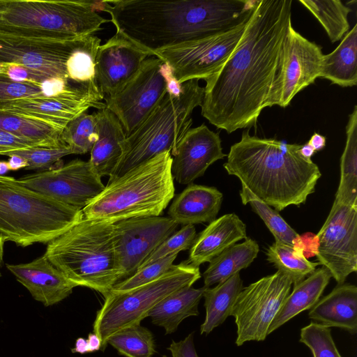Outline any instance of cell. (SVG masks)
I'll return each instance as SVG.
<instances>
[{"instance_id":"cell-1","label":"cell","mask_w":357,"mask_h":357,"mask_svg":"<svg viewBox=\"0 0 357 357\" xmlns=\"http://www.w3.org/2000/svg\"><path fill=\"white\" fill-rule=\"evenodd\" d=\"M292 0H257L236 49L205 79L202 115L231 133L255 126L277 71L280 50L291 23Z\"/></svg>"},{"instance_id":"cell-2","label":"cell","mask_w":357,"mask_h":357,"mask_svg":"<svg viewBox=\"0 0 357 357\" xmlns=\"http://www.w3.org/2000/svg\"><path fill=\"white\" fill-rule=\"evenodd\" d=\"M257 0L103 1L116 33L151 56L162 49L231 29Z\"/></svg>"},{"instance_id":"cell-3","label":"cell","mask_w":357,"mask_h":357,"mask_svg":"<svg viewBox=\"0 0 357 357\" xmlns=\"http://www.w3.org/2000/svg\"><path fill=\"white\" fill-rule=\"evenodd\" d=\"M301 144L261 138L244 130L223 165L259 199L275 211L304 204L315 190L321 174L312 160L303 158Z\"/></svg>"},{"instance_id":"cell-4","label":"cell","mask_w":357,"mask_h":357,"mask_svg":"<svg viewBox=\"0 0 357 357\" xmlns=\"http://www.w3.org/2000/svg\"><path fill=\"white\" fill-rule=\"evenodd\" d=\"M114 223L84 217L47 243L44 255L77 287L105 298L121 282L114 247Z\"/></svg>"},{"instance_id":"cell-5","label":"cell","mask_w":357,"mask_h":357,"mask_svg":"<svg viewBox=\"0 0 357 357\" xmlns=\"http://www.w3.org/2000/svg\"><path fill=\"white\" fill-rule=\"evenodd\" d=\"M172 156L163 152L107 183L82 209L84 217L112 222L160 216L174 198Z\"/></svg>"},{"instance_id":"cell-6","label":"cell","mask_w":357,"mask_h":357,"mask_svg":"<svg viewBox=\"0 0 357 357\" xmlns=\"http://www.w3.org/2000/svg\"><path fill=\"white\" fill-rule=\"evenodd\" d=\"M102 1L0 0V35L68 40L93 35L108 20Z\"/></svg>"},{"instance_id":"cell-7","label":"cell","mask_w":357,"mask_h":357,"mask_svg":"<svg viewBox=\"0 0 357 357\" xmlns=\"http://www.w3.org/2000/svg\"><path fill=\"white\" fill-rule=\"evenodd\" d=\"M83 218L82 210L0 176V236L6 241L23 248L47 244Z\"/></svg>"},{"instance_id":"cell-8","label":"cell","mask_w":357,"mask_h":357,"mask_svg":"<svg viewBox=\"0 0 357 357\" xmlns=\"http://www.w3.org/2000/svg\"><path fill=\"white\" fill-rule=\"evenodd\" d=\"M204 88L198 79L183 83L178 97L166 93L145 121L122 143L123 153L108 182L156 155L169 151L173 156L177 145L190 129L192 114L201 106Z\"/></svg>"},{"instance_id":"cell-9","label":"cell","mask_w":357,"mask_h":357,"mask_svg":"<svg viewBox=\"0 0 357 357\" xmlns=\"http://www.w3.org/2000/svg\"><path fill=\"white\" fill-rule=\"evenodd\" d=\"M201 278L199 266L184 261L157 280L122 291L110 292L97 311L93 332L100 339L101 350L107 346V340L120 330L139 324L150 310L160 301L183 288L191 287Z\"/></svg>"},{"instance_id":"cell-10","label":"cell","mask_w":357,"mask_h":357,"mask_svg":"<svg viewBox=\"0 0 357 357\" xmlns=\"http://www.w3.org/2000/svg\"><path fill=\"white\" fill-rule=\"evenodd\" d=\"M292 284L288 276L278 271L242 289L230 313L237 327V346L249 341L265 340Z\"/></svg>"},{"instance_id":"cell-11","label":"cell","mask_w":357,"mask_h":357,"mask_svg":"<svg viewBox=\"0 0 357 357\" xmlns=\"http://www.w3.org/2000/svg\"><path fill=\"white\" fill-rule=\"evenodd\" d=\"M249 19L228 31L158 50L153 56L171 67L180 84L191 79L205 80L234 51Z\"/></svg>"},{"instance_id":"cell-12","label":"cell","mask_w":357,"mask_h":357,"mask_svg":"<svg viewBox=\"0 0 357 357\" xmlns=\"http://www.w3.org/2000/svg\"><path fill=\"white\" fill-rule=\"evenodd\" d=\"M321 47L288 26L266 107H287L294 97L320 76Z\"/></svg>"},{"instance_id":"cell-13","label":"cell","mask_w":357,"mask_h":357,"mask_svg":"<svg viewBox=\"0 0 357 357\" xmlns=\"http://www.w3.org/2000/svg\"><path fill=\"white\" fill-rule=\"evenodd\" d=\"M162 63L155 56L147 58L119 93L104 98L106 108L118 118L126 137L145 121L167 93Z\"/></svg>"},{"instance_id":"cell-14","label":"cell","mask_w":357,"mask_h":357,"mask_svg":"<svg viewBox=\"0 0 357 357\" xmlns=\"http://www.w3.org/2000/svg\"><path fill=\"white\" fill-rule=\"evenodd\" d=\"M17 181L79 210L84 208L105 188L101 177L94 172L89 161L79 159L47 171L26 175Z\"/></svg>"},{"instance_id":"cell-15","label":"cell","mask_w":357,"mask_h":357,"mask_svg":"<svg viewBox=\"0 0 357 357\" xmlns=\"http://www.w3.org/2000/svg\"><path fill=\"white\" fill-rule=\"evenodd\" d=\"M318 264L337 284L357 271V206L333 204L317 233Z\"/></svg>"},{"instance_id":"cell-16","label":"cell","mask_w":357,"mask_h":357,"mask_svg":"<svg viewBox=\"0 0 357 357\" xmlns=\"http://www.w3.org/2000/svg\"><path fill=\"white\" fill-rule=\"evenodd\" d=\"M178 224L169 217L149 216L114 223V247L121 282L133 275Z\"/></svg>"},{"instance_id":"cell-17","label":"cell","mask_w":357,"mask_h":357,"mask_svg":"<svg viewBox=\"0 0 357 357\" xmlns=\"http://www.w3.org/2000/svg\"><path fill=\"white\" fill-rule=\"evenodd\" d=\"M84 38L43 40L0 35V66L18 64L50 77H62L103 100L104 96L101 93L74 82L68 73L67 60Z\"/></svg>"},{"instance_id":"cell-18","label":"cell","mask_w":357,"mask_h":357,"mask_svg":"<svg viewBox=\"0 0 357 357\" xmlns=\"http://www.w3.org/2000/svg\"><path fill=\"white\" fill-rule=\"evenodd\" d=\"M151 54L116 32L97 51L95 76L105 97L112 96L136 75Z\"/></svg>"},{"instance_id":"cell-19","label":"cell","mask_w":357,"mask_h":357,"mask_svg":"<svg viewBox=\"0 0 357 357\" xmlns=\"http://www.w3.org/2000/svg\"><path fill=\"white\" fill-rule=\"evenodd\" d=\"M218 133L204 123L189 129L177 145L172 157V174L183 185L203 176L210 165L227 156Z\"/></svg>"},{"instance_id":"cell-20","label":"cell","mask_w":357,"mask_h":357,"mask_svg":"<svg viewBox=\"0 0 357 357\" xmlns=\"http://www.w3.org/2000/svg\"><path fill=\"white\" fill-rule=\"evenodd\" d=\"M6 268L32 297L45 307L62 301L77 287L44 255L26 264H7Z\"/></svg>"},{"instance_id":"cell-21","label":"cell","mask_w":357,"mask_h":357,"mask_svg":"<svg viewBox=\"0 0 357 357\" xmlns=\"http://www.w3.org/2000/svg\"><path fill=\"white\" fill-rule=\"evenodd\" d=\"M246 238V226L239 217L235 213L223 215L210 222L196 236L188 261L199 266Z\"/></svg>"},{"instance_id":"cell-22","label":"cell","mask_w":357,"mask_h":357,"mask_svg":"<svg viewBox=\"0 0 357 357\" xmlns=\"http://www.w3.org/2000/svg\"><path fill=\"white\" fill-rule=\"evenodd\" d=\"M104 109L99 105L69 93L47 98L22 99L1 110L10 111L47 121L65 128L66 124L89 108Z\"/></svg>"},{"instance_id":"cell-23","label":"cell","mask_w":357,"mask_h":357,"mask_svg":"<svg viewBox=\"0 0 357 357\" xmlns=\"http://www.w3.org/2000/svg\"><path fill=\"white\" fill-rule=\"evenodd\" d=\"M222 199L215 187L191 183L174 198L168 215L178 225L210 223L216 219Z\"/></svg>"},{"instance_id":"cell-24","label":"cell","mask_w":357,"mask_h":357,"mask_svg":"<svg viewBox=\"0 0 357 357\" xmlns=\"http://www.w3.org/2000/svg\"><path fill=\"white\" fill-rule=\"evenodd\" d=\"M95 114L98 138L88 161L98 176L109 177L122 155V143L126 135L118 118L107 108Z\"/></svg>"},{"instance_id":"cell-25","label":"cell","mask_w":357,"mask_h":357,"mask_svg":"<svg viewBox=\"0 0 357 357\" xmlns=\"http://www.w3.org/2000/svg\"><path fill=\"white\" fill-rule=\"evenodd\" d=\"M308 317L327 327H337L352 335L357 332V287L337 284L310 309Z\"/></svg>"},{"instance_id":"cell-26","label":"cell","mask_w":357,"mask_h":357,"mask_svg":"<svg viewBox=\"0 0 357 357\" xmlns=\"http://www.w3.org/2000/svg\"><path fill=\"white\" fill-rule=\"evenodd\" d=\"M331 278L330 272L322 266L294 284L292 291L287 296L271 322L268 335L303 311L311 309L320 299Z\"/></svg>"},{"instance_id":"cell-27","label":"cell","mask_w":357,"mask_h":357,"mask_svg":"<svg viewBox=\"0 0 357 357\" xmlns=\"http://www.w3.org/2000/svg\"><path fill=\"white\" fill-rule=\"evenodd\" d=\"M206 287L183 288L167 296L149 312L153 324L162 327L165 335L174 333L185 319L199 314L198 305Z\"/></svg>"},{"instance_id":"cell-28","label":"cell","mask_w":357,"mask_h":357,"mask_svg":"<svg viewBox=\"0 0 357 357\" xmlns=\"http://www.w3.org/2000/svg\"><path fill=\"white\" fill-rule=\"evenodd\" d=\"M319 77L342 87L357 84V24L331 53L324 54Z\"/></svg>"},{"instance_id":"cell-29","label":"cell","mask_w":357,"mask_h":357,"mask_svg":"<svg viewBox=\"0 0 357 357\" xmlns=\"http://www.w3.org/2000/svg\"><path fill=\"white\" fill-rule=\"evenodd\" d=\"M259 247L257 241L246 238L222 252L211 261L203 273L204 287L222 282L249 266L257 257Z\"/></svg>"},{"instance_id":"cell-30","label":"cell","mask_w":357,"mask_h":357,"mask_svg":"<svg viewBox=\"0 0 357 357\" xmlns=\"http://www.w3.org/2000/svg\"><path fill=\"white\" fill-rule=\"evenodd\" d=\"M63 128L47 121L0 110V130L38 142L44 147L65 145L61 139Z\"/></svg>"},{"instance_id":"cell-31","label":"cell","mask_w":357,"mask_h":357,"mask_svg":"<svg viewBox=\"0 0 357 357\" xmlns=\"http://www.w3.org/2000/svg\"><path fill=\"white\" fill-rule=\"evenodd\" d=\"M243 288L240 273L217 284L215 287H206L203 294L206 316L200 326L202 335L209 334L230 316L232 305Z\"/></svg>"},{"instance_id":"cell-32","label":"cell","mask_w":357,"mask_h":357,"mask_svg":"<svg viewBox=\"0 0 357 357\" xmlns=\"http://www.w3.org/2000/svg\"><path fill=\"white\" fill-rule=\"evenodd\" d=\"M346 135L340 158V178L333 204L357 206V105L349 115Z\"/></svg>"},{"instance_id":"cell-33","label":"cell","mask_w":357,"mask_h":357,"mask_svg":"<svg viewBox=\"0 0 357 357\" xmlns=\"http://www.w3.org/2000/svg\"><path fill=\"white\" fill-rule=\"evenodd\" d=\"M320 22L331 43L342 39L349 31L351 10L339 0H299Z\"/></svg>"},{"instance_id":"cell-34","label":"cell","mask_w":357,"mask_h":357,"mask_svg":"<svg viewBox=\"0 0 357 357\" xmlns=\"http://www.w3.org/2000/svg\"><path fill=\"white\" fill-rule=\"evenodd\" d=\"M267 261L288 276L295 284L312 274L319 265L296 252L293 247L275 242L266 252Z\"/></svg>"},{"instance_id":"cell-35","label":"cell","mask_w":357,"mask_h":357,"mask_svg":"<svg viewBox=\"0 0 357 357\" xmlns=\"http://www.w3.org/2000/svg\"><path fill=\"white\" fill-rule=\"evenodd\" d=\"M108 344L126 357H152L155 352L153 333L140 324L116 332L109 337Z\"/></svg>"},{"instance_id":"cell-36","label":"cell","mask_w":357,"mask_h":357,"mask_svg":"<svg viewBox=\"0 0 357 357\" xmlns=\"http://www.w3.org/2000/svg\"><path fill=\"white\" fill-rule=\"evenodd\" d=\"M242 203L250 204L252 210L264 222L266 226L275 238V242L293 247L294 241L299 235L277 212L267 204L254 195L241 183L239 192Z\"/></svg>"},{"instance_id":"cell-37","label":"cell","mask_w":357,"mask_h":357,"mask_svg":"<svg viewBox=\"0 0 357 357\" xmlns=\"http://www.w3.org/2000/svg\"><path fill=\"white\" fill-rule=\"evenodd\" d=\"M98 138L96 114L84 112L71 121L63 128L61 142L68 146L73 154L90 152Z\"/></svg>"},{"instance_id":"cell-38","label":"cell","mask_w":357,"mask_h":357,"mask_svg":"<svg viewBox=\"0 0 357 357\" xmlns=\"http://www.w3.org/2000/svg\"><path fill=\"white\" fill-rule=\"evenodd\" d=\"M299 342L310 349L313 357H342L331 335V328L314 321L301 329Z\"/></svg>"},{"instance_id":"cell-39","label":"cell","mask_w":357,"mask_h":357,"mask_svg":"<svg viewBox=\"0 0 357 357\" xmlns=\"http://www.w3.org/2000/svg\"><path fill=\"white\" fill-rule=\"evenodd\" d=\"M12 154L20 155L26 160L28 166L26 170L40 172L58 166L56 165L63 157L73 153L68 146L63 145L59 147H33L6 153L3 155Z\"/></svg>"},{"instance_id":"cell-40","label":"cell","mask_w":357,"mask_h":357,"mask_svg":"<svg viewBox=\"0 0 357 357\" xmlns=\"http://www.w3.org/2000/svg\"><path fill=\"white\" fill-rule=\"evenodd\" d=\"M178 254H173L142 266L130 277L116 284L110 292H122L153 282L168 272Z\"/></svg>"},{"instance_id":"cell-41","label":"cell","mask_w":357,"mask_h":357,"mask_svg":"<svg viewBox=\"0 0 357 357\" xmlns=\"http://www.w3.org/2000/svg\"><path fill=\"white\" fill-rule=\"evenodd\" d=\"M196 236L197 233L194 225H184L181 229L175 231L165 239L145 260L139 268L160 259L173 254H178L181 251L190 249Z\"/></svg>"},{"instance_id":"cell-42","label":"cell","mask_w":357,"mask_h":357,"mask_svg":"<svg viewBox=\"0 0 357 357\" xmlns=\"http://www.w3.org/2000/svg\"><path fill=\"white\" fill-rule=\"evenodd\" d=\"M37 97H45L40 83L15 82L0 72V110L13 102Z\"/></svg>"},{"instance_id":"cell-43","label":"cell","mask_w":357,"mask_h":357,"mask_svg":"<svg viewBox=\"0 0 357 357\" xmlns=\"http://www.w3.org/2000/svg\"><path fill=\"white\" fill-rule=\"evenodd\" d=\"M0 72L7 75L10 79L19 82L41 83L50 77L43 73L13 63L0 66Z\"/></svg>"},{"instance_id":"cell-44","label":"cell","mask_w":357,"mask_h":357,"mask_svg":"<svg viewBox=\"0 0 357 357\" xmlns=\"http://www.w3.org/2000/svg\"><path fill=\"white\" fill-rule=\"evenodd\" d=\"M33 147L44 146L41 144L33 140L0 130V155H3L6 153Z\"/></svg>"},{"instance_id":"cell-45","label":"cell","mask_w":357,"mask_h":357,"mask_svg":"<svg viewBox=\"0 0 357 357\" xmlns=\"http://www.w3.org/2000/svg\"><path fill=\"white\" fill-rule=\"evenodd\" d=\"M319 247V238L317 234L307 232L298 235L294 241L293 248L306 259L316 256Z\"/></svg>"},{"instance_id":"cell-46","label":"cell","mask_w":357,"mask_h":357,"mask_svg":"<svg viewBox=\"0 0 357 357\" xmlns=\"http://www.w3.org/2000/svg\"><path fill=\"white\" fill-rule=\"evenodd\" d=\"M167 349L172 357H199L194 344V333L178 342L172 340Z\"/></svg>"},{"instance_id":"cell-47","label":"cell","mask_w":357,"mask_h":357,"mask_svg":"<svg viewBox=\"0 0 357 357\" xmlns=\"http://www.w3.org/2000/svg\"><path fill=\"white\" fill-rule=\"evenodd\" d=\"M161 72L167 83V93L173 97H178L183 91V84H180L174 77L171 67L162 61Z\"/></svg>"},{"instance_id":"cell-48","label":"cell","mask_w":357,"mask_h":357,"mask_svg":"<svg viewBox=\"0 0 357 357\" xmlns=\"http://www.w3.org/2000/svg\"><path fill=\"white\" fill-rule=\"evenodd\" d=\"M8 162L9 169L11 171H17L22 168H26L28 166L26 160L17 155H9Z\"/></svg>"},{"instance_id":"cell-49","label":"cell","mask_w":357,"mask_h":357,"mask_svg":"<svg viewBox=\"0 0 357 357\" xmlns=\"http://www.w3.org/2000/svg\"><path fill=\"white\" fill-rule=\"evenodd\" d=\"M326 142V139L324 136L315 132L311 136L307 143L313 148L315 152H317L322 150L325 147Z\"/></svg>"},{"instance_id":"cell-50","label":"cell","mask_w":357,"mask_h":357,"mask_svg":"<svg viewBox=\"0 0 357 357\" xmlns=\"http://www.w3.org/2000/svg\"><path fill=\"white\" fill-rule=\"evenodd\" d=\"M86 340L88 342L89 353L95 352L101 349V340L96 333H89Z\"/></svg>"},{"instance_id":"cell-51","label":"cell","mask_w":357,"mask_h":357,"mask_svg":"<svg viewBox=\"0 0 357 357\" xmlns=\"http://www.w3.org/2000/svg\"><path fill=\"white\" fill-rule=\"evenodd\" d=\"M73 353L84 354L89 353L87 340L79 337L76 340L74 348L71 349Z\"/></svg>"},{"instance_id":"cell-52","label":"cell","mask_w":357,"mask_h":357,"mask_svg":"<svg viewBox=\"0 0 357 357\" xmlns=\"http://www.w3.org/2000/svg\"><path fill=\"white\" fill-rule=\"evenodd\" d=\"M298 152L306 160H312V157L315 153V151L308 143L301 145Z\"/></svg>"},{"instance_id":"cell-53","label":"cell","mask_w":357,"mask_h":357,"mask_svg":"<svg viewBox=\"0 0 357 357\" xmlns=\"http://www.w3.org/2000/svg\"><path fill=\"white\" fill-rule=\"evenodd\" d=\"M10 171L8 162L0 160V176H3Z\"/></svg>"},{"instance_id":"cell-54","label":"cell","mask_w":357,"mask_h":357,"mask_svg":"<svg viewBox=\"0 0 357 357\" xmlns=\"http://www.w3.org/2000/svg\"><path fill=\"white\" fill-rule=\"evenodd\" d=\"M6 243V240L0 236V267L3 261V250H4V244ZM1 276V273L0 272V277Z\"/></svg>"},{"instance_id":"cell-55","label":"cell","mask_w":357,"mask_h":357,"mask_svg":"<svg viewBox=\"0 0 357 357\" xmlns=\"http://www.w3.org/2000/svg\"><path fill=\"white\" fill-rule=\"evenodd\" d=\"M162 357H167L166 356H163Z\"/></svg>"}]
</instances>
